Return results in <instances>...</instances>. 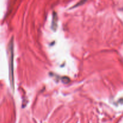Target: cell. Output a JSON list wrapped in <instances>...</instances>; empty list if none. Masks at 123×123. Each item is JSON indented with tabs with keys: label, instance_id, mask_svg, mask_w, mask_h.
<instances>
[{
	"label": "cell",
	"instance_id": "obj_1",
	"mask_svg": "<svg viewBox=\"0 0 123 123\" xmlns=\"http://www.w3.org/2000/svg\"><path fill=\"white\" fill-rule=\"evenodd\" d=\"M9 78L11 86L14 90V76H13V39L12 38L10 42L9 46Z\"/></svg>",
	"mask_w": 123,
	"mask_h": 123
},
{
	"label": "cell",
	"instance_id": "obj_2",
	"mask_svg": "<svg viewBox=\"0 0 123 123\" xmlns=\"http://www.w3.org/2000/svg\"><path fill=\"white\" fill-rule=\"evenodd\" d=\"M56 23H57V16L56 15L55 13H54L52 18V29L54 31L56 30V26H57Z\"/></svg>",
	"mask_w": 123,
	"mask_h": 123
}]
</instances>
